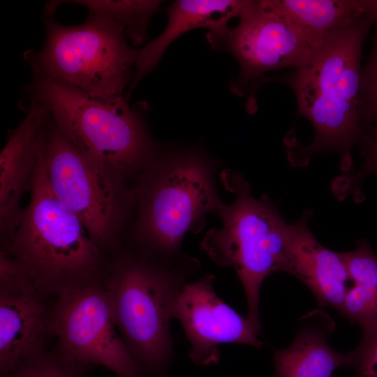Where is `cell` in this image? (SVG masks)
<instances>
[{
	"instance_id": "d6986e66",
	"label": "cell",
	"mask_w": 377,
	"mask_h": 377,
	"mask_svg": "<svg viewBox=\"0 0 377 377\" xmlns=\"http://www.w3.org/2000/svg\"><path fill=\"white\" fill-rule=\"evenodd\" d=\"M63 3H74L89 9V13L103 17L122 27L133 46L139 47L147 38L153 15L160 9L158 0H66L52 1L45 4V15L52 16Z\"/></svg>"
},
{
	"instance_id": "5bb4252c",
	"label": "cell",
	"mask_w": 377,
	"mask_h": 377,
	"mask_svg": "<svg viewBox=\"0 0 377 377\" xmlns=\"http://www.w3.org/2000/svg\"><path fill=\"white\" fill-rule=\"evenodd\" d=\"M311 211L290 224L286 272L305 284L320 306L341 309L350 281L343 258L323 246L309 227Z\"/></svg>"
},
{
	"instance_id": "ffe728a7",
	"label": "cell",
	"mask_w": 377,
	"mask_h": 377,
	"mask_svg": "<svg viewBox=\"0 0 377 377\" xmlns=\"http://www.w3.org/2000/svg\"><path fill=\"white\" fill-rule=\"evenodd\" d=\"M91 367L64 358L48 348L21 360L5 377H88Z\"/></svg>"
},
{
	"instance_id": "9c48e42d",
	"label": "cell",
	"mask_w": 377,
	"mask_h": 377,
	"mask_svg": "<svg viewBox=\"0 0 377 377\" xmlns=\"http://www.w3.org/2000/svg\"><path fill=\"white\" fill-rule=\"evenodd\" d=\"M50 332L52 348L64 358L104 367L117 377L145 375L117 330L102 279L54 301Z\"/></svg>"
},
{
	"instance_id": "277c9868",
	"label": "cell",
	"mask_w": 377,
	"mask_h": 377,
	"mask_svg": "<svg viewBox=\"0 0 377 377\" xmlns=\"http://www.w3.org/2000/svg\"><path fill=\"white\" fill-rule=\"evenodd\" d=\"M27 89L75 147L116 175L141 172L161 153L128 97L91 96L36 75Z\"/></svg>"
},
{
	"instance_id": "8992f818",
	"label": "cell",
	"mask_w": 377,
	"mask_h": 377,
	"mask_svg": "<svg viewBox=\"0 0 377 377\" xmlns=\"http://www.w3.org/2000/svg\"><path fill=\"white\" fill-rule=\"evenodd\" d=\"M221 179L235 200L230 205L221 202L217 213L222 226L207 232L200 249L216 264L235 269L245 293L246 317L260 333V287L269 275L286 272L290 224L269 199L253 197L240 173L225 170Z\"/></svg>"
},
{
	"instance_id": "2e32d148",
	"label": "cell",
	"mask_w": 377,
	"mask_h": 377,
	"mask_svg": "<svg viewBox=\"0 0 377 377\" xmlns=\"http://www.w3.org/2000/svg\"><path fill=\"white\" fill-rule=\"evenodd\" d=\"M273 360V377H332L337 369L350 367V354L333 350L323 331L307 327L289 347L274 349Z\"/></svg>"
},
{
	"instance_id": "7c38bea8",
	"label": "cell",
	"mask_w": 377,
	"mask_h": 377,
	"mask_svg": "<svg viewBox=\"0 0 377 377\" xmlns=\"http://www.w3.org/2000/svg\"><path fill=\"white\" fill-rule=\"evenodd\" d=\"M215 276L206 274L187 283L171 308L191 344L188 356L200 366L217 364L219 346L239 343L263 347L260 332L244 317L221 300L214 289Z\"/></svg>"
},
{
	"instance_id": "ac0fdd59",
	"label": "cell",
	"mask_w": 377,
	"mask_h": 377,
	"mask_svg": "<svg viewBox=\"0 0 377 377\" xmlns=\"http://www.w3.org/2000/svg\"><path fill=\"white\" fill-rule=\"evenodd\" d=\"M261 2L288 17L305 31L321 40L364 17L359 0H262Z\"/></svg>"
},
{
	"instance_id": "6da1fadb",
	"label": "cell",
	"mask_w": 377,
	"mask_h": 377,
	"mask_svg": "<svg viewBox=\"0 0 377 377\" xmlns=\"http://www.w3.org/2000/svg\"><path fill=\"white\" fill-rule=\"evenodd\" d=\"M198 268L186 254L166 259L139 250H119L106 265L102 283L117 330L150 377H168L174 359L171 308Z\"/></svg>"
},
{
	"instance_id": "9a60e30c",
	"label": "cell",
	"mask_w": 377,
	"mask_h": 377,
	"mask_svg": "<svg viewBox=\"0 0 377 377\" xmlns=\"http://www.w3.org/2000/svg\"><path fill=\"white\" fill-rule=\"evenodd\" d=\"M252 1L177 0L167 8L168 23L161 34L138 50L129 94L158 64L170 45L181 35L207 28L208 40L224 33L231 18L239 17Z\"/></svg>"
},
{
	"instance_id": "4fadbf2b",
	"label": "cell",
	"mask_w": 377,
	"mask_h": 377,
	"mask_svg": "<svg viewBox=\"0 0 377 377\" xmlns=\"http://www.w3.org/2000/svg\"><path fill=\"white\" fill-rule=\"evenodd\" d=\"M48 115L46 107L30 97L24 119L11 133L1 151V249L9 244L22 217V197L30 188L37 158L39 133Z\"/></svg>"
},
{
	"instance_id": "44dd1931",
	"label": "cell",
	"mask_w": 377,
	"mask_h": 377,
	"mask_svg": "<svg viewBox=\"0 0 377 377\" xmlns=\"http://www.w3.org/2000/svg\"><path fill=\"white\" fill-rule=\"evenodd\" d=\"M359 101L362 123L377 124V34L371 54L361 71Z\"/></svg>"
},
{
	"instance_id": "30bf717a",
	"label": "cell",
	"mask_w": 377,
	"mask_h": 377,
	"mask_svg": "<svg viewBox=\"0 0 377 377\" xmlns=\"http://www.w3.org/2000/svg\"><path fill=\"white\" fill-rule=\"evenodd\" d=\"M232 29L210 42L216 50L230 52L237 61L239 73L232 82L241 94L247 85L263 81L268 72L300 68L315 57L325 40L302 29L285 15L252 1Z\"/></svg>"
},
{
	"instance_id": "5b68a950",
	"label": "cell",
	"mask_w": 377,
	"mask_h": 377,
	"mask_svg": "<svg viewBox=\"0 0 377 377\" xmlns=\"http://www.w3.org/2000/svg\"><path fill=\"white\" fill-rule=\"evenodd\" d=\"M140 175L134 190L138 215L133 237L138 250L177 258L185 234L200 232L206 215L218 212L222 202L210 163L194 150L160 153Z\"/></svg>"
},
{
	"instance_id": "e0dca14e",
	"label": "cell",
	"mask_w": 377,
	"mask_h": 377,
	"mask_svg": "<svg viewBox=\"0 0 377 377\" xmlns=\"http://www.w3.org/2000/svg\"><path fill=\"white\" fill-rule=\"evenodd\" d=\"M343 255L350 286L339 311L362 330L377 325V256L366 240Z\"/></svg>"
},
{
	"instance_id": "52a82bcc",
	"label": "cell",
	"mask_w": 377,
	"mask_h": 377,
	"mask_svg": "<svg viewBox=\"0 0 377 377\" xmlns=\"http://www.w3.org/2000/svg\"><path fill=\"white\" fill-rule=\"evenodd\" d=\"M44 24L42 47L24 54L34 75L91 96L123 95L138 50L127 42L122 27L91 13L80 24H64L45 15Z\"/></svg>"
},
{
	"instance_id": "8fae6325",
	"label": "cell",
	"mask_w": 377,
	"mask_h": 377,
	"mask_svg": "<svg viewBox=\"0 0 377 377\" xmlns=\"http://www.w3.org/2000/svg\"><path fill=\"white\" fill-rule=\"evenodd\" d=\"M50 299L17 260L0 251V377L25 357L50 348Z\"/></svg>"
},
{
	"instance_id": "cb8c5ba5",
	"label": "cell",
	"mask_w": 377,
	"mask_h": 377,
	"mask_svg": "<svg viewBox=\"0 0 377 377\" xmlns=\"http://www.w3.org/2000/svg\"><path fill=\"white\" fill-rule=\"evenodd\" d=\"M363 16L371 24L377 23V0H359Z\"/></svg>"
},
{
	"instance_id": "7a4b0ae2",
	"label": "cell",
	"mask_w": 377,
	"mask_h": 377,
	"mask_svg": "<svg viewBox=\"0 0 377 377\" xmlns=\"http://www.w3.org/2000/svg\"><path fill=\"white\" fill-rule=\"evenodd\" d=\"M372 24L365 17L329 34L312 60L282 80L293 90L299 116L312 124L314 138L306 156L337 152L346 170L350 151L364 132L360 112L361 53Z\"/></svg>"
},
{
	"instance_id": "603a6c76",
	"label": "cell",
	"mask_w": 377,
	"mask_h": 377,
	"mask_svg": "<svg viewBox=\"0 0 377 377\" xmlns=\"http://www.w3.org/2000/svg\"><path fill=\"white\" fill-rule=\"evenodd\" d=\"M365 150V161L360 170L354 174L346 176L347 191L355 188L362 177L371 173L377 172V124L371 130L364 133L362 140Z\"/></svg>"
},
{
	"instance_id": "3957f363",
	"label": "cell",
	"mask_w": 377,
	"mask_h": 377,
	"mask_svg": "<svg viewBox=\"0 0 377 377\" xmlns=\"http://www.w3.org/2000/svg\"><path fill=\"white\" fill-rule=\"evenodd\" d=\"M29 189V203L12 240L1 251L17 260L38 290L54 300L101 280L103 251L53 193L38 157Z\"/></svg>"
},
{
	"instance_id": "ba28073f",
	"label": "cell",
	"mask_w": 377,
	"mask_h": 377,
	"mask_svg": "<svg viewBox=\"0 0 377 377\" xmlns=\"http://www.w3.org/2000/svg\"><path fill=\"white\" fill-rule=\"evenodd\" d=\"M37 157L53 193L81 220L97 245L103 251L114 246L135 202L126 179L81 152L50 114L39 133Z\"/></svg>"
},
{
	"instance_id": "7402d4cb",
	"label": "cell",
	"mask_w": 377,
	"mask_h": 377,
	"mask_svg": "<svg viewBox=\"0 0 377 377\" xmlns=\"http://www.w3.org/2000/svg\"><path fill=\"white\" fill-rule=\"evenodd\" d=\"M358 346L350 354L355 377H377V325L364 328Z\"/></svg>"
}]
</instances>
